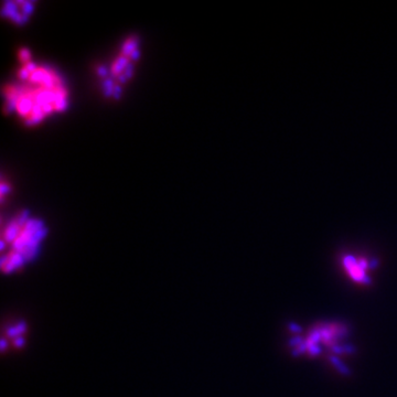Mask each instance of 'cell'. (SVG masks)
<instances>
[{"label": "cell", "instance_id": "obj_2", "mask_svg": "<svg viewBox=\"0 0 397 397\" xmlns=\"http://www.w3.org/2000/svg\"><path fill=\"white\" fill-rule=\"evenodd\" d=\"M45 226L39 219H30L28 214L14 217L3 230V246L8 252L3 256V272H12L34 257L40 242L45 237Z\"/></svg>", "mask_w": 397, "mask_h": 397}, {"label": "cell", "instance_id": "obj_3", "mask_svg": "<svg viewBox=\"0 0 397 397\" xmlns=\"http://www.w3.org/2000/svg\"><path fill=\"white\" fill-rule=\"evenodd\" d=\"M345 263H347L349 272H351V275H352L353 277L358 279V281L363 279L364 267H365L364 263H358V261L353 259H345Z\"/></svg>", "mask_w": 397, "mask_h": 397}, {"label": "cell", "instance_id": "obj_1", "mask_svg": "<svg viewBox=\"0 0 397 397\" xmlns=\"http://www.w3.org/2000/svg\"><path fill=\"white\" fill-rule=\"evenodd\" d=\"M18 78L21 83L9 84L3 95L9 109L27 125H36L49 115L67 109L69 93L54 69L30 61L23 64Z\"/></svg>", "mask_w": 397, "mask_h": 397}]
</instances>
